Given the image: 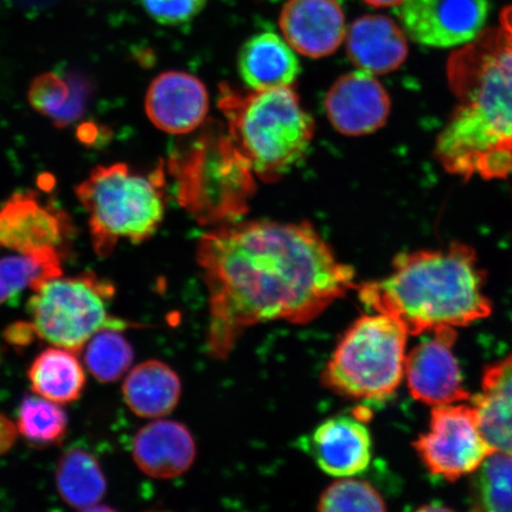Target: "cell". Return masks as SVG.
Wrapping results in <instances>:
<instances>
[{
	"label": "cell",
	"mask_w": 512,
	"mask_h": 512,
	"mask_svg": "<svg viewBox=\"0 0 512 512\" xmlns=\"http://www.w3.org/2000/svg\"><path fill=\"white\" fill-rule=\"evenodd\" d=\"M209 298L208 351L226 360L247 329L312 322L355 288L311 224L248 221L204 234L197 246Z\"/></svg>",
	"instance_id": "1"
},
{
	"label": "cell",
	"mask_w": 512,
	"mask_h": 512,
	"mask_svg": "<svg viewBox=\"0 0 512 512\" xmlns=\"http://www.w3.org/2000/svg\"><path fill=\"white\" fill-rule=\"evenodd\" d=\"M448 78L459 106L440 134L437 157L470 179L504 178L512 170V43L502 30L480 34L454 54Z\"/></svg>",
	"instance_id": "2"
},
{
	"label": "cell",
	"mask_w": 512,
	"mask_h": 512,
	"mask_svg": "<svg viewBox=\"0 0 512 512\" xmlns=\"http://www.w3.org/2000/svg\"><path fill=\"white\" fill-rule=\"evenodd\" d=\"M485 273L475 251L460 243L396 256L387 278L360 286L368 310L398 320L409 335L464 328L490 316Z\"/></svg>",
	"instance_id": "3"
},
{
	"label": "cell",
	"mask_w": 512,
	"mask_h": 512,
	"mask_svg": "<svg viewBox=\"0 0 512 512\" xmlns=\"http://www.w3.org/2000/svg\"><path fill=\"white\" fill-rule=\"evenodd\" d=\"M220 107L232 142L265 181H274L300 162L315 137V121L292 87L247 94L226 87Z\"/></svg>",
	"instance_id": "4"
},
{
	"label": "cell",
	"mask_w": 512,
	"mask_h": 512,
	"mask_svg": "<svg viewBox=\"0 0 512 512\" xmlns=\"http://www.w3.org/2000/svg\"><path fill=\"white\" fill-rule=\"evenodd\" d=\"M89 214L93 247L108 256L121 239L142 243L162 224L165 203L162 178L132 171L124 163L98 166L76 187Z\"/></svg>",
	"instance_id": "5"
},
{
	"label": "cell",
	"mask_w": 512,
	"mask_h": 512,
	"mask_svg": "<svg viewBox=\"0 0 512 512\" xmlns=\"http://www.w3.org/2000/svg\"><path fill=\"white\" fill-rule=\"evenodd\" d=\"M407 336L398 320L383 313L358 318L326 363L324 387L351 400L389 398L405 375Z\"/></svg>",
	"instance_id": "6"
},
{
	"label": "cell",
	"mask_w": 512,
	"mask_h": 512,
	"mask_svg": "<svg viewBox=\"0 0 512 512\" xmlns=\"http://www.w3.org/2000/svg\"><path fill=\"white\" fill-rule=\"evenodd\" d=\"M30 299L32 325L55 347L79 351L98 332L124 330L123 320L108 316L107 300L114 293L108 285L85 274L75 278H51L34 288Z\"/></svg>",
	"instance_id": "7"
},
{
	"label": "cell",
	"mask_w": 512,
	"mask_h": 512,
	"mask_svg": "<svg viewBox=\"0 0 512 512\" xmlns=\"http://www.w3.org/2000/svg\"><path fill=\"white\" fill-rule=\"evenodd\" d=\"M414 447L427 470L448 482L475 473L496 453L480 431L475 407L464 402L435 406L430 430Z\"/></svg>",
	"instance_id": "8"
},
{
	"label": "cell",
	"mask_w": 512,
	"mask_h": 512,
	"mask_svg": "<svg viewBox=\"0 0 512 512\" xmlns=\"http://www.w3.org/2000/svg\"><path fill=\"white\" fill-rule=\"evenodd\" d=\"M489 14L488 0H405L398 16L422 46L451 48L475 41Z\"/></svg>",
	"instance_id": "9"
},
{
	"label": "cell",
	"mask_w": 512,
	"mask_h": 512,
	"mask_svg": "<svg viewBox=\"0 0 512 512\" xmlns=\"http://www.w3.org/2000/svg\"><path fill=\"white\" fill-rule=\"evenodd\" d=\"M456 341V328H440L406 356L409 393L416 401L435 407L471 400L452 351Z\"/></svg>",
	"instance_id": "10"
},
{
	"label": "cell",
	"mask_w": 512,
	"mask_h": 512,
	"mask_svg": "<svg viewBox=\"0 0 512 512\" xmlns=\"http://www.w3.org/2000/svg\"><path fill=\"white\" fill-rule=\"evenodd\" d=\"M300 447L326 475L355 477L367 471L373 456V441L360 416L337 415L300 440Z\"/></svg>",
	"instance_id": "11"
},
{
	"label": "cell",
	"mask_w": 512,
	"mask_h": 512,
	"mask_svg": "<svg viewBox=\"0 0 512 512\" xmlns=\"http://www.w3.org/2000/svg\"><path fill=\"white\" fill-rule=\"evenodd\" d=\"M70 229L67 214L42 203L35 192H17L0 208V247L21 254L57 251Z\"/></svg>",
	"instance_id": "12"
},
{
	"label": "cell",
	"mask_w": 512,
	"mask_h": 512,
	"mask_svg": "<svg viewBox=\"0 0 512 512\" xmlns=\"http://www.w3.org/2000/svg\"><path fill=\"white\" fill-rule=\"evenodd\" d=\"M324 105L331 125L351 137L380 130L390 112L386 89L373 74L360 69L339 78L326 94Z\"/></svg>",
	"instance_id": "13"
},
{
	"label": "cell",
	"mask_w": 512,
	"mask_h": 512,
	"mask_svg": "<svg viewBox=\"0 0 512 512\" xmlns=\"http://www.w3.org/2000/svg\"><path fill=\"white\" fill-rule=\"evenodd\" d=\"M279 25L286 42L311 59L334 54L347 36L344 11L337 0H287Z\"/></svg>",
	"instance_id": "14"
},
{
	"label": "cell",
	"mask_w": 512,
	"mask_h": 512,
	"mask_svg": "<svg viewBox=\"0 0 512 512\" xmlns=\"http://www.w3.org/2000/svg\"><path fill=\"white\" fill-rule=\"evenodd\" d=\"M145 111L160 131L185 134L195 131L207 118L209 95L196 76L166 72L152 81L146 93Z\"/></svg>",
	"instance_id": "15"
},
{
	"label": "cell",
	"mask_w": 512,
	"mask_h": 512,
	"mask_svg": "<svg viewBox=\"0 0 512 512\" xmlns=\"http://www.w3.org/2000/svg\"><path fill=\"white\" fill-rule=\"evenodd\" d=\"M132 456L145 475L172 479L184 475L194 464L196 443L181 422L157 420L137 433Z\"/></svg>",
	"instance_id": "16"
},
{
	"label": "cell",
	"mask_w": 512,
	"mask_h": 512,
	"mask_svg": "<svg viewBox=\"0 0 512 512\" xmlns=\"http://www.w3.org/2000/svg\"><path fill=\"white\" fill-rule=\"evenodd\" d=\"M345 41L350 61L373 75L393 72L405 62L408 54L405 32L386 16L357 18L347 31Z\"/></svg>",
	"instance_id": "17"
},
{
	"label": "cell",
	"mask_w": 512,
	"mask_h": 512,
	"mask_svg": "<svg viewBox=\"0 0 512 512\" xmlns=\"http://www.w3.org/2000/svg\"><path fill=\"white\" fill-rule=\"evenodd\" d=\"M238 67L252 91L292 87L300 74L296 50L274 32L249 38L240 49Z\"/></svg>",
	"instance_id": "18"
},
{
	"label": "cell",
	"mask_w": 512,
	"mask_h": 512,
	"mask_svg": "<svg viewBox=\"0 0 512 512\" xmlns=\"http://www.w3.org/2000/svg\"><path fill=\"white\" fill-rule=\"evenodd\" d=\"M470 401L486 441L512 457V355L485 369L482 392Z\"/></svg>",
	"instance_id": "19"
},
{
	"label": "cell",
	"mask_w": 512,
	"mask_h": 512,
	"mask_svg": "<svg viewBox=\"0 0 512 512\" xmlns=\"http://www.w3.org/2000/svg\"><path fill=\"white\" fill-rule=\"evenodd\" d=\"M123 394L128 408L140 418H163L177 407L182 382L168 364L150 360L128 373Z\"/></svg>",
	"instance_id": "20"
},
{
	"label": "cell",
	"mask_w": 512,
	"mask_h": 512,
	"mask_svg": "<svg viewBox=\"0 0 512 512\" xmlns=\"http://www.w3.org/2000/svg\"><path fill=\"white\" fill-rule=\"evenodd\" d=\"M92 93V83L86 76L44 73L32 80L28 99L36 112L63 128L76 123L85 114Z\"/></svg>",
	"instance_id": "21"
},
{
	"label": "cell",
	"mask_w": 512,
	"mask_h": 512,
	"mask_svg": "<svg viewBox=\"0 0 512 512\" xmlns=\"http://www.w3.org/2000/svg\"><path fill=\"white\" fill-rule=\"evenodd\" d=\"M29 380L41 398L69 403L80 398L86 376L73 351L55 347L44 350L31 364Z\"/></svg>",
	"instance_id": "22"
},
{
	"label": "cell",
	"mask_w": 512,
	"mask_h": 512,
	"mask_svg": "<svg viewBox=\"0 0 512 512\" xmlns=\"http://www.w3.org/2000/svg\"><path fill=\"white\" fill-rule=\"evenodd\" d=\"M57 490L75 509H93L106 494V478L98 460L82 448L63 454L56 471Z\"/></svg>",
	"instance_id": "23"
},
{
	"label": "cell",
	"mask_w": 512,
	"mask_h": 512,
	"mask_svg": "<svg viewBox=\"0 0 512 512\" xmlns=\"http://www.w3.org/2000/svg\"><path fill=\"white\" fill-rule=\"evenodd\" d=\"M62 274L60 254L47 249L34 254L8 256L0 260V304L27 287H35Z\"/></svg>",
	"instance_id": "24"
},
{
	"label": "cell",
	"mask_w": 512,
	"mask_h": 512,
	"mask_svg": "<svg viewBox=\"0 0 512 512\" xmlns=\"http://www.w3.org/2000/svg\"><path fill=\"white\" fill-rule=\"evenodd\" d=\"M472 509L512 511V457L496 452L475 472Z\"/></svg>",
	"instance_id": "25"
},
{
	"label": "cell",
	"mask_w": 512,
	"mask_h": 512,
	"mask_svg": "<svg viewBox=\"0 0 512 512\" xmlns=\"http://www.w3.org/2000/svg\"><path fill=\"white\" fill-rule=\"evenodd\" d=\"M134 352L119 330L98 332L88 342L85 362L96 380L104 383L118 381L131 368Z\"/></svg>",
	"instance_id": "26"
},
{
	"label": "cell",
	"mask_w": 512,
	"mask_h": 512,
	"mask_svg": "<svg viewBox=\"0 0 512 512\" xmlns=\"http://www.w3.org/2000/svg\"><path fill=\"white\" fill-rule=\"evenodd\" d=\"M67 414L57 403L41 398H25L19 408L17 428L25 439L36 444H55L67 432Z\"/></svg>",
	"instance_id": "27"
},
{
	"label": "cell",
	"mask_w": 512,
	"mask_h": 512,
	"mask_svg": "<svg viewBox=\"0 0 512 512\" xmlns=\"http://www.w3.org/2000/svg\"><path fill=\"white\" fill-rule=\"evenodd\" d=\"M317 508L323 512L387 510L386 502L373 485L352 477L339 478L323 491Z\"/></svg>",
	"instance_id": "28"
},
{
	"label": "cell",
	"mask_w": 512,
	"mask_h": 512,
	"mask_svg": "<svg viewBox=\"0 0 512 512\" xmlns=\"http://www.w3.org/2000/svg\"><path fill=\"white\" fill-rule=\"evenodd\" d=\"M147 14L163 25L192 21L206 8L208 0H142Z\"/></svg>",
	"instance_id": "29"
},
{
	"label": "cell",
	"mask_w": 512,
	"mask_h": 512,
	"mask_svg": "<svg viewBox=\"0 0 512 512\" xmlns=\"http://www.w3.org/2000/svg\"><path fill=\"white\" fill-rule=\"evenodd\" d=\"M4 336L9 343L22 347L34 341L37 332L32 323H15L5 330Z\"/></svg>",
	"instance_id": "30"
},
{
	"label": "cell",
	"mask_w": 512,
	"mask_h": 512,
	"mask_svg": "<svg viewBox=\"0 0 512 512\" xmlns=\"http://www.w3.org/2000/svg\"><path fill=\"white\" fill-rule=\"evenodd\" d=\"M15 439V426L5 416L0 415V454L8 451Z\"/></svg>",
	"instance_id": "31"
},
{
	"label": "cell",
	"mask_w": 512,
	"mask_h": 512,
	"mask_svg": "<svg viewBox=\"0 0 512 512\" xmlns=\"http://www.w3.org/2000/svg\"><path fill=\"white\" fill-rule=\"evenodd\" d=\"M99 130L94 124H85L80 126L79 128V139L82 143L92 144L96 142V139L99 137Z\"/></svg>",
	"instance_id": "32"
},
{
	"label": "cell",
	"mask_w": 512,
	"mask_h": 512,
	"mask_svg": "<svg viewBox=\"0 0 512 512\" xmlns=\"http://www.w3.org/2000/svg\"><path fill=\"white\" fill-rule=\"evenodd\" d=\"M0 2L16 6H24V8H40V6H47L56 2V0H0Z\"/></svg>",
	"instance_id": "33"
},
{
	"label": "cell",
	"mask_w": 512,
	"mask_h": 512,
	"mask_svg": "<svg viewBox=\"0 0 512 512\" xmlns=\"http://www.w3.org/2000/svg\"><path fill=\"white\" fill-rule=\"evenodd\" d=\"M501 24L504 35L512 43V6L502 11Z\"/></svg>",
	"instance_id": "34"
},
{
	"label": "cell",
	"mask_w": 512,
	"mask_h": 512,
	"mask_svg": "<svg viewBox=\"0 0 512 512\" xmlns=\"http://www.w3.org/2000/svg\"><path fill=\"white\" fill-rule=\"evenodd\" d=\"M363 2L375 6V8H389V6L390 8H394V6L398 8L405 0H363Z\"/></svg>",
	"instance_id": "35"
}]
</instances>
